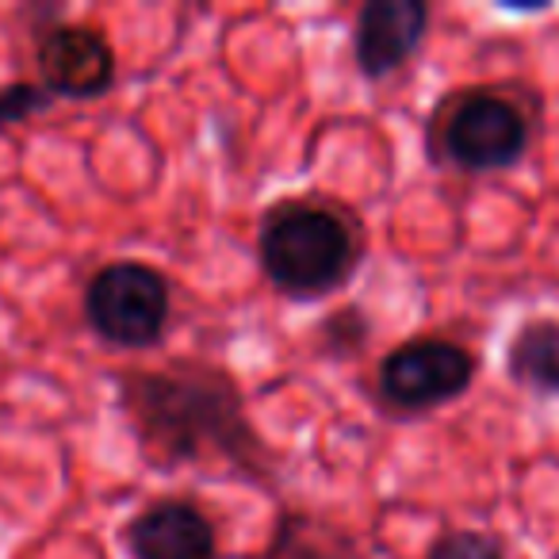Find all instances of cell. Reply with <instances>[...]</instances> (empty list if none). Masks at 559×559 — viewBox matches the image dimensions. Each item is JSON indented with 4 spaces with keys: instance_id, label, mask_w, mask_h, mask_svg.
<instances>
[{
    "instance_id": "6da1fadb",
    "label": "cell",
    "mask_w": 559,
    "mask_h": 559,
    "mask_svg": "<svg viewBox=\"0 0 559 559\" xmlns=\"http://www.w3.org/2000/svg\"><path fill=\"white\" fill-rule=\"evenodd\" d=\"M127 411L157 464L218 460L261 472L264 449L241 406V391L223 368L139 372L123 383Z\"/></svg>"
},
{
    "instance_id": "7a4b0ae2",
    "label": "cell",
    "mask_w": 559,
    "mask_h": 559,
    "mask_svg": "<svg viewBox=\"0 0 559 559\" xmlns=\"http://www.w3.org/2000/svg\"><path fill=\"white\" fill-rule=\"evenodd\" d=\"M261 264L276 288L292 296H322L342 288L357 269V238L334 211L284 203L261 226Z\"/></svg>"
},
{
    "instance_id": "3957f363",
    "label": "cell",
    "mask_w": 559,
    "mask_h": 559,
    "mask_svg": "<svg viewBox=\"0 0 559 559\" xmlns=\"http://www.w3.org/2000/svg\"><path fill=\"white\" fill-rule=\"evenodd\" d=\"M85 314L93 330L111 345L146 349L169 322V284L157 269L139 261H116L88 284Z\"/></svg>"
},
{
    "instance_id": "277c9868",
    "label": "cell",
    "mask_w": 559,
    "mask_h": 559,
    "mask_svg": "<svg viewBox=\"0 0 559 559\" xmlns=\"http://www.w3.org/2000/svg\"><path fill=\"white\" fill-rule=\"evenodd\" d=\"M472 376L475 360L467 357V349L452 342H437V337H421V342L399 345L383 360L380 388L395 406L426 411V406H441L449 399L464 395Z\"/></svg>"
},
{
    "instance_id": "5b68a950",
    "label": "cell",
    "mask_w": 559,
    "mask_h": 559,
    "mask_svg": "<svg viewBox=\"0 0 559 559\" xmlns=\"http://www.w3.org/2000/svg\"><path fill=\"white\" fill-rule=\"evenodd\" d=\"M528 127L525 116L506 96L472 93L460 100L444 127V150L464 169H506L525 154Z\"/></svg>"
},
{
    "instance_id": "8992f818",
    "label": "cell",
    "mask_w": 559,
    "mask_h": 559,
    "mask_svg": "<svg viewBox=\"0 0 559 559\" xmlns=\"http://www.w3.org/2000/svg\"><path fill=\"white\" fill-rule=\"evenodd\" d=\"M39 73L50 96L93 100L116 81V55L93 27H55L39 43Z\"/></svg>"
},
{
    "instance_id": "52a82bcc",
    "label": "cell",
    "mask_w": 559,
    "mask_h": 559,
    "mask_svg": "<svg viewBox=\"0 0 559 559\" xmlns=\"http://www.w3.org/2000/svg\"><path fill=\"white\" fill-rule=\"evenodd\" d=\"M429 27V9L421 0H368L357 16L353 55L365 78H388L418 50Z\"/></svg>"
},
{
    "instance_id": "ba28073f",
    "label": "cell",
    "mask_w": 559,
    "mask_h": 559,
    "mask_svg": "<svg viewBox=\"0 0 559 559\" xmlns=\"http://www.w3.org/2000/svg\"><path fill=\"white\" fill-rule=\"evenodd\" d=\"M134 559H215V528L192 502H154L134 518L131 533Z\"/></svg>"
},
{
    "instance_id": "9c48e42d",
    "label": "cell",
    "mask_w": 559,
    "mask_h": 559,
    "mask_svg": "<svg viewBox=\"0 0 559 559\" xmlns=\"http://www.w3.org/2000/svg\"><path fill=\"white\" fill-rule=\"evenodd\" d=\"M513 380L559 395V322H528L510 345Z\"/></svg>"
},
{
    "instance_id": "30bf717a",
    "label": "cell",
    "mask_w": 559,
    "mask_h": 559,
    "mask_svg": "<svg viewBox=\"0 0 559 559\" xmlns=\"http://www.w3.org/2000/svg\"><path fill=\"white\" fill-rule=\"evenodd\" d=\"M429 559H506L502 548L490 540L487 533H472V528H456V533H444L433 544Z\"/></svg>"
},
{
    "instance_id": "8fae6325",
    "label": "cell",
    "mask_w": 559,
    "mask_h": 559,
    "mask_svg": "<svg viewBox=\"0 0 559 559\" xmlns=\"http://www.w3.org/2000/svg\"><path fill=\"white\" fill-rule=\"evenodd\" d=\"M50 104L47 88H35V85H12L0 93V127H12L20 119L35 116Z\"/></svg>"
}]
</instances>
